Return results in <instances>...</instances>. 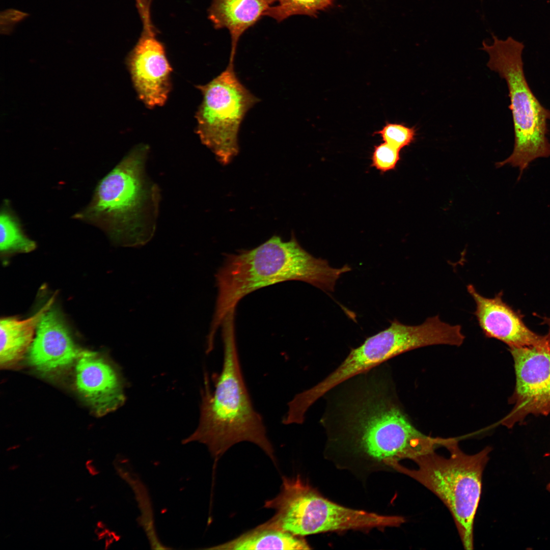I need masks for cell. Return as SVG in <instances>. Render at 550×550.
Wrapping results in <instances>:
<instances>
[{
    "instance_id": "obj_1",
    "label": "cell",
    "mask_w": 550,
    "mask_h": 550,
    "mask_svg": "<svg viewBox=\"0 0 550 550\" xmlns=\"http://www.w3.org/2000/svg\"><path fill=\"white\" fill-rule=\"evenodd\" d=\"M383 367L357 374L326 393L331 396L321 420L326 435L325 456L362 478L395 470L400 460L414 461L444 446L446 440L426 435L413 426Z\"/></svg>"
},
{
    "instance_id": "obj_2",
    "label": "cell",
    "mask_w": 550,
    "mask_h": 550,
    "mask_svg": "<svg viewBox=\"0 0 550 550\" xmlns=\"http://www.w3.org/2000/svg\"><path fill=\"white\" fill-rule=\"evenodd\" d=\"M350 270L348 265L334 268L326 260L314 257L293 234L288 241L275 235L254 249L227 254L215 274L218 292L209 335L215 337L228 313L255 290L300 281L332 292L340 276Z\"/></svg>"
},
{
    "instance_id": "obj_3",
    "label": "cell",
    "mask_w": 550,
    "mask_h": 550,
    "mask_svg": "<svg viewBox=\"0 0 550 550\" xmlns=\"http://www.w3.org/2000/svg\"><path fill=\"white\" fill-rule=\"evenodd\" d=\"M235 311L230 312L221 325L223 343L222 371L215 376L212 392L205 378L199 425L184 440L207 446L215 460L242 442L259 446L276 464L273 448L267 436L261 415L253 405L243 378L234 325Z\"/></svg>"
},
{
    "instance_id": "obj_4",
    "label": "cell",
    "mask_w": 550,
    "mask_h": 550,
    "mask_svg": "<svg viewBox=\"0 0 550 550\" xmlns=\"http://www.w3.org/2000/svg\"><path fill=\"white\" fill-rule=\"evenodd\" d=\"M148 147L133 148L98 183L89 205L75 217L101 228L115 242L142 245L152 237L158 191L146 174Z\"/></svg>"
},
{
    "instance_id": "obj_5",
    "label": "cell",
    "mask_w": 550,
    "mask_h": 550,
    "mask_svg": "<svg viewBox=\"0 0 550 550\" xmlns=\"http://www.w3.org/2000/svg\"><path fill=\"white\" fill-rule=\"evenodd\" d=\"M491 35L492 42L484 41L482 49L489 56L487 67L506 81L514 132L512 153L496 166L498 168L509 164L518 168L519 180L532 162L550 156L547 137L550 111L540 103L527 82L522 57L523 42L512 37L503 40Z\"/></svg>"
},
{
    "instance_id": "obj_6",
    "label": "cell",
    "mask_w": 550,
    "mask_h": 550,
    "mask_svg": "<svg viewBox=\"0 0 550 550\" xmlns=\"http://www.w3.org/2000/svg\"><path fill=\"white\" fill-rule=\"evenodd\" d=\"M444 447L449 451L448 458L433 451L413 461L417 469H409L399 463L395 471L419 482L443 502L453 516L464 548L472 549L482 474L491 448L486 447L477 453L468 455L453 438H447Z\"/></svg>"
},
{
    "instance_id": "obj_7",
    "label": "cell",
    "mask_w": 550,
    "mask_h": 550,
    "mask_svg": "<svg viewBox=\"0 0 550 550\" xmlns=\"http://www.w3.org/2000/svg\"><path fill=\"white\" fill-rule=\"evenodd\" d=\"M275 510L274 526L291 534L305 536L332 531L367 530L399 527L405 520L344 507L323 497L299 476L283 479L279 493L269 501Z\"/></svg>"
},
{
    "instance_id": "obj_8",
    "label": "cell",
    "mask_w": 550,
    "mask_h": 550,
    "mask_svg": "<svg viewBox=\"0 0 550 550\" xmlns=\"http://www.w3.org/2000/svg\"><path fill=\"white\" fill-rule=\"evenodd\" d=\"M203 100L196 113V132L220 163H229L238 154V135L247 112L259 101L240 81L234 63L212 80L197 87Z\"/></svg>"
},
{
    "instance_id": "obj_9",
    "label": "cell",
    "mask_w": 550,
    "mask_h": 550,
    "mask_svg": "<svg viewBox=\"0 0 550 550\" xmlns=\"http://www.w3.org/2000/svg\"><path fill=\"white\" fill-rule=\"evenodd\" d=\"M443 327L437 319L427 318L422 324L409 325L394 319L388 327L367 338L352 349L341 364L313 387L301 392L303 402L312 406L327 392L348 379L405 352L441 344Z\"/></svg>"
},
{
    "instance_id": "obj_10",
    "label": "cell",
    "mask_w": 550,
    "mask_h": 550,
    "mask_svg": "<svg viewBox=\"0 0 550 550\" xmlns=\"http://www.w3.org/2000/svg\"><path fill=\"white\" fill-rule=\"evenodd\" d=\"M509 350L516 376L515 389L509 399L513 407L501 424L511 428L528 415L550 414V341L540 345L510 347Z\"/></svg>"
},
{
    "instance_id": "obj_11",
    "label": "cell",
    "mask_w": 550,
    "mask_h": 550,
    "mask_svg": "<svg viewBox=\"0 0 550 550\" xmlns=\"http://www.w3.org/2000/svg\"><path fill=\"white\" fill-rule=\"evenodd\" d=\"M126 61L139 99L150 108L163 106L171 90L172 69L153 29L143 28Z\"/></svg>"
},
{
    "instance_id": "obj_12",
    "label": "cell",
    "mask_w": 550,
    "mask_h": 550,
    "mask_svg": "<svg viewBox=\"0 0 550 550\" xmlns=\"http://www.w3.org/2000/svg\"><path fill=\"white\" fill-rule=\"evenodd\" d=\"M466 289L476 304L474 314L486 337L500 340L509 348L540 345L548 341L547 335H539L526 325L521 315L503 300L502 291L487 298L473 285L469 284Z\"/></svg>"
},
{
    "instance_id": "obj_13",
    "label": "cell",
    "mask_w": 550,
    "mask_h": 550,
    "mask_svg": "<svg viewBox=\"0 0 550 550\" xmlns=\"http://www.w3.org/2000/svg\"><path fill=\"white\" fill-rule=\"evenodd\" d=\"M75 367L78 392L98 416L120 407L125 401L122 380L114 367L93 352L83 351Z\"/></svg>"
},
{
    "instance_id": "obj_14",
    "label": "cell",
    "mask_w": 550,
    "mask_h": 550,
    "mask_svg": "<svg viewBox=\"0 0 550 550\" xmlns=\"http://www.w3.org/2000/svg\"><path fill=\"white\" fill-rule=\"evenodd\" d=\"M82 351L74 342L61 314L51 307L38 324L28 358L37 370L47 373L69 366Z\"/></svg>"
},
{
    "instance_id": "obj_15",
    "label": "cell",
    "mask_w": 550,
    "mask_h": 550,
    "mask_svg": "<svg viewBox=\"0 0 550 550\" xmlns=\"http://www.w3.org/2000/svg\"><path fill=\"white\" fill-rule=\"evenodd\" d=\"M277 0H213L208 18L215 29H227L231 47L229 63H234L237 44L242 35L264 16Z\"/></svg>"
},
{
    "instance_id": "obj_16",
    "label": "cell",
    "mask_w": 550,
    "mask_h": 550,
    "mask_svg": "<svg viewBox=\"0 0 550 550\" xmlns=\"http://www.w3.org/2000/svg\"><path fill=\"white\" fill-rule=\"evenodd\" d=\"M52 297L33 315L24 319L2 318L0 321V364L8 368L16 364L29 350L42 316L51 307Z\"/></svg>"
},
{
    "instance_id": "obj_17",
    "label": "cell",
    "mask_w": 550,
    "mask_h": 550,
    "mask_svg": "<svg viewBox=\"0 0 550 550\" xmlns=\"http://www.w3.org/2000/svg\"><path fill=\"white\" fill-rule=\"evenodd\" d=\"M207 549H309L311 547L304 537L261 524L233 540Z\"/></svg>"
},
{
    "instance_id": "obj_18",
    "label": "cell",
    "mask_w": 550,
    "mask_h": 550,
    "mask_svg": "<svg viewBox=\"0 0 550 550\" xmlns=\"http://www.w3.org/2000/svg\"><path fill=\"white\" fill-rule=\"evenodd\" d=\"M34 241L23 232L16 217L7 207L0 214V250L4 254L29 253L36 248Z\"/></svg>"
},
{
    "instance_id": "obj_19",
    "label": "cell",
    "mask_w": 550,
    "mask_h": 550,
    "mask_svg": "<svg viewBox=\"0 0 550 550\" xmlns=\"http://www.w3.org/2000/svg\"><path fill=\"white\" fill-rule=\"evenodd\" d=\"M335 0H277L278 4L270 7L264 16L278 22L296 15L316 17L319 11L331 7Z\"/></svg>"
},
{
    "instance_id": "obj_20",
    "label": "cell",
    "mask_w": 550,
    "mask_h": 550,
    "mask_svg": "<svg viewBox=\"0 0 550 550\" xmlns=\"http://www.w3.org/2000/svg\"><path fill=\"white\" fill-rule=\"evenodd\" d=\"M374 133L379 134L384 143L400 150L415 140L416 129L415 127H408L402 123L387 122Z\"/></svg>"
},
{
    "instance_id": "obj_21",
    "label": "cell",
    "mask_w": 550,
    "mask_h": 550,
    "mask_svg": "<svg viewBox=\"0 0 550 550\" xmlns=\"http://www.w3.org/2000/svg\"><path fill=\"white\" fill-rule=\"evenodd\" d=\"M400 150L382 143L374 147L372 166L381 172L394 169L399 161Z\"/></svg>"
},
{
    "instance_id": "obj_22",
    "label": "cell",
    "mask_w": 550,
    "mask_h": 550,
    "mask_svg": "<svg viewBox=\"0 0 550 550\" xmlns=\"http://www.w3.org/2000/svg\"><path fill=\"white\" fill-rule=\"evenodd\" d=\"M136 1L143 22L151 21L150 15L151 0H136Z\"/></svg>"
},
{
    "instance_id": "obj_23",
    "label": "cell",
    "mask_w": 550,
    "mask_h": 550,
    "mask_svg": "<svg viewBox=\"0 0 550 550\" xmlns=\"http://www.w3.org/2000/svg\"><path fill=\"white\" fill-rule=\"evenodd\" d=\"M542 319V324H546L548 326V332L547 335L550 341V317H543Z\"/></svg>"
},
{
    "instance_id": "obj_24",
    "label": "cell",
    "mask_w": 550,
    "mask_h": 550,
    "mask_svg": "<svg viewBox=\"0 0 550 550\" xmlns=\"http://www.w3.org/2000/svg\"><path fill=\"white\" fill-rule=\"evenodd\" d=\"M547 489L550 492V483L547 486Z\"/></svg>"
}]
</instances>
